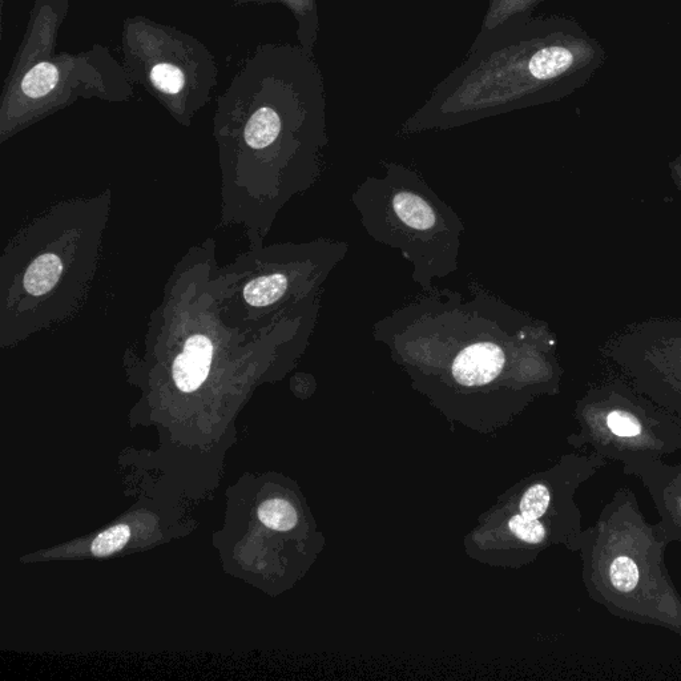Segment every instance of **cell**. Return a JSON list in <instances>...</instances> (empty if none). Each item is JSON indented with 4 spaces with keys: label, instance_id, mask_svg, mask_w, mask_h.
Here are the masks:
<instances>
[{
    "label": "cell",
    "instance_id": "7",
    "mask_svg": "<svg viewBox=\"0 0 681 681\" xmlns=\"http://www.w3.org/2000/svg\"><path fill=\"white\" fill-rule=\"evenodd\" d=\"M59 82L58 68L51 63H39L32 68L22 82L23 94L31 99H40L50 94Z\"/></svg>",
    "mask_w": 681,
    "mask_h": 681
},
{
    "label": "cell",
    "instance_id": "3",
    "mask_svg": "<svg viewBox=\"0 0 681 681\" xmlns=\"http://www.w3.org/2000/svg\"><path fill=\"white\" fill-rule=\"evenodd\" d=\"M352 193L362 227L376 243L397 249L413 265L422 292L459 269L465 223L417 169L385 163Z\"/></svg>",
    "mask_w": 681,
    "mask_h": 681
},
{
    "label": "cell",
    "instance_id": "14",
    "mask_svg": "<svg viewBox=\"0 0 681 681\" xmlns=\"http://www.w3.org/2000/svg\"><path fill=\"white\" fill-rule=\"evenodd\" d=\"M672 172V177H674L676 185H678L680 191H681V163L679 165H675L674 171Z\"/></svg>",
    "mask_w": 681,
    "mask_h": 681
},
{
    "label": "cell",
    "instance_id": "10",
    "mask_svg": "<svg viewBox=\"0 0 681 681\" xmlns=\"http://www.w3.org/2000/svg\"><path fill=\"white\" fill-rule=\"evenodd\" d=\"M550 501V491L542 483H537L523 494L521 503H519V510L527 519H539L546 514Z\"/></svg>",
    "mask_w": 681,
    "mask_h": 681
},
{
    "label": "cell",
    "instance_id": "2",
    "mask_svg": "<svg viewBox=\"0 0 681 681\" xmlns=\"http://www.w3.org/2000/svg\"><path fill=\"white\" fill-rule=\"evenodd\" d=\"M112 191L51 204L0 256V349H14L86 308L103 256Z\"/></svg>",
    "mask_w": 681,
    "mask_h": 681
},
{
    "label": "cell",
    "instance_id": "1",
    "mask_svg": "<svg viewBox=\"0 0 681 681\" xmlns=\"http://www.w3.org/2000/svg\"><path fill=\"white\" fill-rule=\"evenodd\" d=\"M373 338L415 386L443 400L522 397L558 370L547 322L471 282L434 286L373 325Z\"/></svg>",
    "mask_w": 681,
    "mask_h": 681
},
{
    "label": "cell",
    "instance_id": "12",
    "mask_svg": "<svg viewBox=\"0 0 681 681\" xmlns=\"http://www.w3.org/2000/svg\"><path fill=\"white\" fill-rule=\"evenodd\" d=\"M509 527L515 537L526 543L537 545L546 538L545 526L539 522V519H527L522 514L514 515L510 519Z\"/></svg>",
    "mask_w": 681,
    "mask_h": 681
},
{
    "label": "cell",
    "instance_id": "4",
    "mask_svg": "<svg viewBox=\"0 0 681 681\" xmlns=\"http://www.w3.org/2000/svg\"><path fill=\"white\" fill-rule=\"evenodd\" d=\"M349 253L346 241L320 239L248 247L221 267L232 320L264 329L321 297L330 273Z\"/></svg>",
    "mask_w": 681,
    "mask_h": 681
},
{
    "label": "cell",
    "instance_id": "6",
    "mask_svg": "<svg viewBox=\"0 0 681 681\" xmlns=\"http://www.w3.org/2000/svg\"><path fill=\"white\" fill-rule=\"evenodd\" d=\"M259 518L268 529L289 531L296 527L298 515L292 503L285 499H269L259 507Z\"/></svg>",
    "mask_w": 681,
    "mask_h": 681
},
{
    "label": "cell",
    "instance_id": "13",
    "mask_svg": "<svg viewBox=\"0 0 681 681\" xmlns=\"http://www.w3.org/2000/svg\"><path fill=\"white\" fill-rule=\"evenodd\" d=\"M608 430L623 438L638 437L642 433V425L634 415L623 410H612L606 418Z\"/></svg>",
    "mask_w": 681,
    "mask_h": 681
},
{
    "label": "cell",
    "instance_id": "9",
    "mask_svg": "<svg viewBox=\"0 0 681 681\" xmlns=\"http://www.w3.org/2000/svg\"><path fill=\"white\" fill-rule=\"evenodd\" d=\"M131 538V529L127 525L111 527L96 537L92 543V554L98 558L115 554L127 545Z\"/></svg>",
    "mask_w": 681,
    "mask_h": 681
},
{
    "label": "cell",
    "instance_id": "11",
    "mask_svg": "<svg viewBox=\"0 0 681 681\" xmlns=\"http://www.w3.org/2000/svg\"><path fill=\"white\" fill-rule=\"evenodd\" d=\"M151 80L157 90L169 95L179 94L185 82L183 71L168 63L156 64L151 71Z\"/></svg>",
    "mask_w": 681,
    "mask_h": 681
},
{
    "label": "cell",
    "instance_id": "8",
    "mask_svg": "<svg viewBox=\"0 0 681 681\" xmlns=\"http://www.w3.org/2000/svg\"><path fill=\"white\" fill-rule=\"evenodd\" d=\"M640 579L638 564L630 556H618L611 563L610 580L615 590L628 594L635 590Z\"/></svg>",
    "mask_w": 681,
    "mask_h": 681
},
{
    "label": "cell",
    "instance_id": "5",
    "mask_svg": "<svg viewBox=\"0 0 681 681\" xmlns=\"http://www.w3.org/2000/svg\"><path fill=\"white\" fill-rule=\"evenodd\" d=\"M574 63V56L563 47H548L531 59L530 70L535 78L551 79L562 75Z\"/></svg>",
    "mask_w": 681,
    "mask_h": 681
}]
</instances>
